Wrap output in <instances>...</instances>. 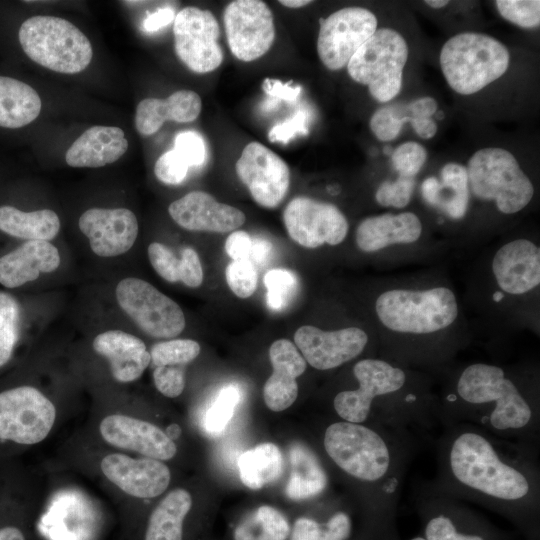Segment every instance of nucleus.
<instances>
[{"instance_id": "f257e3e1", "label": "nucleus", "mask_w": 540, "mask_h": 540, "mask_svg": "<svg viewBox=\"0 0 540 540\" xmlns=\"http://www.w3.org/2000/svg\"><path fill=\"white\" fill-rule=\"evenodd\" d=\"M439 62L450 88L458 94L471 95L507 71L510 53L503 43L490 35L465 32L445 42Z\"/></svg>"}, {"instance_id": "f03ea898", "label": "nucleus", "mask_w": 540, "mask_h": 540, "mask_svg": "<svg viewBox=\"0 0 540 540\" xmlns=\"http://www.w3.org/2000/svg\"><path fill=\"white\" fill-rule=\"evenodd\" d=\"M450 467L462 484L500 500H520L530 489L527 478L502 462L489 441L477 433L465 432L454 440Z\"/></svg>"}, {"instance_id": "7ed1b4c3", "label": "nucleus", "mask_w": 540, "mask_h": 540, "mask_svg": "<svg viewBox=\"0 0 540 540\" xmlns=\"http://www.w3.org/2000/svg\"><path fill=\"white\" fill-rule=\"evenodd\" d=\"M18 38L32 61L58 73H79L93 57L89 39L64 18L44 15L28 18L21 24Z\"/></svg>"}, {"instance_id": "20e7f679", "label": "nucleus", "mask_w": 540, "mask_h": 540, "mask_svg": "<svg viewBox=\"0 0 540 540\" xmlns=\"http://www.w3.org/2000/svg\"><path fill=\"white\" fill-rule=\"evenodd\" d=\"M379 320L388 329L411 334H428L449 327L457 318L458 305L447 287L427 290L392 289L376 300Z\"/></svg>"}, {"instance_id": "39448f33", "label": "nucleus", "mask_w": 540, "mask_h": 540, "mask_svg": "<svg viewBox=\"0 0 540 540\" xmlns=\"http://www.w3.org/2000/svg\"><path fill=\"white\" fill-rule=\"evenodd\" d=\"M469 189L478 199L494 201L504 214L521 211L531 201L534 187L513 154L499 147L476 151L467 163Z\"/></svg>"}, {"instance_id": "423d86ee", "label": "nucleus", "mask_w": 540, "mask_h": 540, "mask_svg": "<svg viewBox=\"0 0 540 540\" xmlns=\"http://www.w3.org/2000/svg\"><path fill=\"white\" fill-rule=\"evenodd\" d=\"M408 46L401 34L391 28L377 29L355 52L347 64L351 79L368 87L378 102L394 99L402 87Z\"/></svg>"}, {"instance_id": "0eeeda50", "label": "nucleus", "mask_w": 540, "mask_h": 540, "mask_svg": "<svg viewBox=\"0 0 540 540\" xmlns=\"http://www.w3.org/2000/svg\"><path fill=\"white\" fill-rule=\"evenodd\" d=\"M457 391L471 404L495 402L489 419L497 430L520 429L530 422L529 404L498 366L483 363L468 366L458 380Z\"/></svg>"}, {"instance_id": "6e6552de", "label": "nucleus", "mask_w": 540, "mask_h": 540, "mask_svg": "<svg viewBox=\"0 0 540 540\" xmlns=\"http://www.w3.org/2000/svg\"><path fill=\"white\" fill-rule=\"evenodd\" d=\"M324 447L338 467L363 481L380 479L390 466V452L383 438L358 423L331 424L325 431Z\"/></svg>"}, {"instance_id": "1a4fd4ad", "label": "nucleus", "mask_w": 540, "mask_h": 540, "mask_svg": "<svg viewBox=\"0 0 540 540\" xmlns=\"http://www.w3.org/2000/svg\"><path fill=\"white\" fill-rule=\"evenodd\" d=\"M115 295L121 309L151 337L173 338L185 328L181 307L145 280L124 278L117 284Z\"/></svg>"}, {"instance_id": "9d476101", "label": "nucleus", "mask_w": 540, "mask_h": 540, "mask_svg": "<svg viewBox=\"0 0 540 540\" xmlns=\"http://www.w3.org/2000/svg\"><path fill=\"white\" fill-rule=\"evenodd\" d=\"M56 419L54 404L39 389L24 385L0 392V440L37 444Z\"/></svg>"}, {"instance_id": "9b49d317", "label": "nucleus", "mask_w": 540, "mask_h": 540, "mask_svg": "<svg viewBox=\"0 0 540 540\" xmlns=\"http://www.w3.org/2000/svg\"><path fill=\"white\" fill-rule=\"evenodd\" d=\"M377 18L363 7H346L321 19L317 53L323 65L331 70L347 66L355 52L377 30Z\"/></svg>"}, {"instance_id": "f8f14e48", "label": "nucleus", "mask_w": 540, "mask_h": 540, "mask_svg": "<svg viewBox=\"0 0 540 540\" xmlns=\"http://www.w3.org/2000/svg\"><path fill=\"white\" fill-rule=\"evenodd\" d=\"M173 34L175 52L191 71L203 74L221 65L220 27L211 11L194 6L183 8L175 15Z\"/></svg>"}, {"instance_id": "ddd939ff", "label": "nucleus", "mask_w": 540, "mask_h": 540, "mask_svg": "<svg viewBox=\"0 0 540 540\" xmlns=\"http://www.w3.org/2000/svg\"><path fill=\"white\" fill-rule=\"evenodd\" d=\"M227 43L232 54L251 62L266 54L275 39L273 14L260 0L230 2L223 15Z\"/></svg>"}, {"instance_id": "4468645a", "label": "nucleus", "mask_w": 540, "mask_h": 540, "mask_svg": "<svg viewBox=\"0 0 540 540\" xmlns=\"http://www.w3.org/2000/svg\"><path fill=\"white\" fill-rule=\"evenodd\" d=\"M283 221L290 238L305 248L338 245L349 229L346 217L335 205L305 196L287 204Z\"/></svg>"}, {"instance_id": "2eb2a0df", "label": "nucleus", "mask_w": 540, "mask_h": 540, "mask_svg": "<svg viewBox=\"0 0 540 540\" xmlns=\"http://www.w3.org/2000/svg\"><path fill=\"white\" fill-rule=\"evenodd\" d=\"M235 168L258 205L275 208L285 198L290 184L289 167L265 145L256 141L248 143Z\"/></svg>"}, {"instance_id": "dca6fc26", "label": "nucleus", "mask_w": 540, "mask_h": 540, "mask_svg": "<svg viewBox=\"0 0 540 540\" xmlns=\"http://www.w3.org/2000/svg\"><path fill=\"white\" fill-rule=\"evenodd\" d=\"M353 373L359 388L338 393L333 402L337 414L351 423L364 422L375 397L401 389L406 381L403 370L378 359L360 360Z\"/></svg>"}, {"instance_id": "f3484780", "label": "nucleus", "mask_w": 540, "mask_h": 540, "mask_svg": "<svg viewBox=\"0 0 540 540\" xmlns=\"http://www.w3.org/2000/svg\"><path fill=\"white\" fill-rule=\"evenodd\" d=\"M294 342L306 363L318 370H329L357 357L365 348L368 336L357 327L324 331L304 325L296 330Z\"/></svg>"}, {"instance_id": "a211bd4d", "label": "nucleus", "mask_w": 540, "mask_h": 540, "mask_svg": "<svg viewBox=\"0 0 540 540\" xmlns=\"http://www.w3.org/2000/svg\"><path fill=\"white\" fill-rule=\"evenodd\" d=\"M91 250L100 257H115L134 245L139 226L135 214L127 208H90L78 221Z\"/></svg>"}, {"instance_id": "6ab92c4d", "label": "nucleus", "mask_w": 540, "mask_h": 540, "mask_svg": "<svg viewBox=\"0 0 540 540\" xmlns=\"http://www.w3.org/2000/svg\"><path fill=\"white\" fill-rule=\"evenodd\" d=\"M104 476L120 490L136 498H154L162 494L171 479L169 468L153 458H133L113 453L100 462Z\"/></svg>"}, {"instance_id": "aec40b11", "label": "nucleus", "mask_w": 540, "mask_h": 540, "mask_svg": "<svg viewBox=\"0 0 540 540\" xmlns=\"http://www.w3.org/2000/svg\"><path fill=\"white\" fill-rule=\"evenodd\" d=\"M99 431L105 442L157 460H169L177 452V446L156 425L123 414L103 418Z\"/></svg>"}, {"instance_id": "412c9836", "label": "nucleus", "mask_w": 540, "mask_h": 540, "mask_svg": "<svg viewBox=\"0 0 540 540\" xmlns=\"http://www.w3.org/2000/svg\"><path fill=\"white\" fill-rule=\"evenodd\" d=\"M168 213L188 231L225 233L241 227L246 220L241 210L218 202L204 191H191L173 201Z\"/></svg>"}, {"instance_id": "4be33fe9", "label": "nucleus", "mask_w": 540, "mask_h": 540, "mask_svg": "<svg viewBox=\"0 0 540 540\" xmlns=\"http://www.w3.org/2000/svg\"><path fill=\"white\" fill-rule=\"evenodd\" d=\"M492 271L506 293H527L540 283V249L527 239L508 242L494 255Z\"/></svg>"}, {"instance_id": "5701e85b", "label": "nucleus", "mask_w": 540, "mask_h": 540, "mask_svg": "<svg viewBox=\"0 0 540 540\" xmlns=\"http://www.w3.org/2000/svg\"><path fill=\"white\" fill-rule=\"evenodd\" d=\"M272 374L263 387L266 406L275 412L290 407L298 396L296 378L304 373L307 363L297 347L288 339L274 341L269 348Z\"/></svg>"}, {"instance_id": "b1692460", "label": "nucleus", "mask_w": 540, "mask_h": 540, "mask_svg": "<svg viewBox=\"0 0 540 540\" xmlns=\"http://www.w3.org/2000/svg\"><path fill=\"white\" fill-rule=\"evenodd\" d=\"M59 250L49 241H26L0 257V284L17 288L34 281L60 265Z\"/></svg>"}, {"instance_id": "393cba45", "label": "nucleus", "mask_w": 540, "mask_h": 540, "mask_svg": "<svg viewBox=\"0 0 540 540\" xmlns=\"http://www.w3.org/2000/svg\"><path fill=\"white\" fill-rule=\"evenodd\" d=\"M92 346L96 353L109 361L113 378L121 383L140 378L151 361L145 343L121 330H108L98 334Z\"/></svg>"}, {"instance_id": "a878e982", "label": "nucleus", "mask_w": 540, "mask_h": 540, "mask_svg": "<svg viewBox=\"0 0 540 540\" xmlns=\"http://www.w3.org/2000/svg\"><path fill=\"white\" fill-rule=\"evenodd\" d=\"M127 149L128 141L121 128L95 125L72 143L65 160L71 167L98 168L116 162Z\"/></svg>"}, {"instance_id": "bb28decb", "label": "nucleus", "mask_w": 540, "mask_h": 540, "mask_svg": "<svg viewBox=\"0 0 540 540\" xmlns=\"http://www.w3.org/2000/svg\"><path fill=\"white\" fill-rule=\"evenodd\" d=\"M202 109L200 96L192 90H179L166 99L145 98L135 113V127L139 134L150 136L166 121L188 123L194 121Z\"/></svg>"}, {"instance_id": "cd10ccee", "label": "nucleus", "mask_w": 540, "mask_h": 540, "mask_svg": "<svg viewBox=\"0 0 540 540\" xmlns=\"http://www.w3.org/2000/svg\"><path fill=\"white\" fill-rule=\"evenodd\" d=\"M421 233V221L414 213H386L361 221L355 239L360 250L375 252L394 244L413 243Z\"/></svg>"}, {"instance_id": "c85d7f7f", "label": "nucleus", "mask_w": 540, "mask_h": 540, "mask_svg": "<svg viewBox=\"0 0 540 540\" xmlns=\"http://www.w3.org/2000/svg\"><path fill=\"white\" fill-rule=\"evenodd\" d=\"M441 180L428 177L421 184L423 199L453 219H461L469 203V182L466 167L459 163L445 164Z\"/></svg>"}, {"instance_id": "c756f323", "label": "nucleus", "mask_w": 540, "mask_h": 540, "mask_svg": "<svg viewBox=\"0 0 540 540\" xmlns=\"http://www.w3.org/2000/svg\"><path fill=\"white\" fill-rule=\"evenodd\" d=\"M41 108V98L34 88L15 78L0 76V127L26 126L39 116Z\"/></svg>"}, {"instance_id": "7c9ffc66", "label": "nucleus", "mask_w": 540, "mask_h": 540, "mask_svg": "<svg viewBox=\"0 0 540 540\" xmlns=\"http://www.w3.org/2000/svg\"><path fill=\"white\" fill-rule=\"evenodd\" d=\"M291 473L285 493L292 500H304L320 494L327 485V476L314 453L302 444L289 449Z\"/></svg>"}, {"instance_id": "2f4dec72", "label": "nucleus", "mask_w": 540, "mask_h": 540, "mask_svg": "<svg viewBox=\"0 0 540 540\" xmlns=\"http://www.w3.org/2000/svg\"><path fill=\"white\" fill-rule=\"evenodd\" d=\"M0 230L27 241H49L58 234L60 219L50 209L24 212L13 206L3 205L0 207Z\"/></svg>"}, {"instance_id": "473e14b6", "label": "nucleus", "mask_w": 540, "mask_h": 540, "mask_svg": "<svg viewBox=\"0 0 540 540\" xmlns=\"http://www.w3.org/2000/svg\"><path fill=\"white\" fill-rule=\"evenodd\" d=\"M191 506L187 490L177 488L169 492L152 511L145 540H182L183 522Z\"/></svg>"}, {"instance_id": "72a5a7b5", "label": "nucleus", "mask_w": 540, "mask_h": 540, "mask_svg": "<svg viewBox=\"0 0 540 540\" xmlns=\"http://www.w3.org/2000/svg\"><path fill=\"white\" fill-rule=\"evenodd\" d=\"M242 483L257 490L276 481L283 472V456L273 443H262L243 452L237 461Z\"/></svg>"}, {"instance_id": "f704fd0d", "label": "nucleus", "mask_w": 540, "mask_h": 540, "mask_svg": "<svg viewBox=\"0 0 540 540\" xmlns=\"http://www.w3.org/2000/svg\"><path fill=\"white\" fill-rule=\"evenodd\" d=\"M290 531L287 518L279 510L263 505L236 526L234 540H286Z\"/></svg>"}, {"instance_id": "c9c22d12", "label": "nucleus", "mask_w": 540, "mask_h": 540, "mask_svg": "<svg viewBox=\"0 0 540 540\" xmlns=\"http://www.w3.org/2000/svg\"><path fill=\"white\" fill-rule=\"evenodd\" d=\"M352 534V521L345 512L333 514L326 522L312 518H298L291 531L290 540H348Z\"/></svg>"}, {"instance_id": "e433bc0d", "label": "nucleus", "mask_w": 540, "mask_h": 540, "mask_svg": "<svg viewBox=\"0 0 540 540\" xmlns=\"http://www.w3.org/2000/svg\"><path fill=\"white\" fill-rule=\"evenodd\" d=\"M474 524L458 522L456 518L439 513L426 521L424 538L426 540H493L490 533Z\"/></svg>"}, {"instance_id": "4c0bfd02", "label": "nucleus", "mask_w": 540, "mask_h": 540, "mask_svg": "<svg viewBox=\"0 0 540 540\" xmlns=\"http://www.w3.org/2000/svg\"><path fill=\"white\" fill-rule=\"evenodd\" d=\"M150 353L153 368L182 365L193 361L200 353V345L192 339H172L156 343Z\"/></svg>"}, {"instance_id": "58836bf2", "label": "nucleus", "mask_w": 540, "mask_h": 540, "mask_svg": "<svg viewBox=\"0 0 540 540\" xmlns=\"http://www.w3.org/2000/svg\"><path fill=\"white\" fill-rule=\"evenodd\" d=\"M19 306L8 293L0 291V367L11 358L18 339Z\"/></svg>"}, {"instance_id": "ea45409f", "label": "nucleus", "mask_w": 540, "mask_h": 540, "mask_svg": "<svg viewBox=\"0 0 540 540\" xmlns=\"http://www.w3.org/2000/svg\"><path fill=\"white\" fill-rule=\"evenodd\" d=\"M240 400V391L234 385L223 387L205 413L204 428L211 435H219L231 420Z\"/></svg>"}, {"instance_id": "a19ab883", "label": "nucleus", "mask_w": 540, "mask_h": 540, "mask_svg": "<svg viewBox=\"0 0 540 540\" xmlns=\"http://www.w3.org/2000/svg\"><path fill=\"white\" fill-rule=\"evenodd\" d=\"M263 282L267 288L268 306L275 311L283 310L288 306L298 286L295 274L281 268L269 270Z\"/></svg>"}, {"instance_id": "79ce46f5", "label": "nucleus", "mask_w": 540, "mask_h": 540, "mask_svg": "<svg viewBox=\"0 0 540 540\" xmlns=\"http://www.w3.org/2000/svg\"><path fill=\"white\" fill-rule=\"evenodd\" d=\"M411 118L407 106L391 105L376 110L369 126L380 141H392L398 137L402 127L410 122Z\"/></svg>"}, {"instance_id": "37998d69", "label": "nucleus", "mask_w": 540, "mask_h": 540, "mask_svg": "<svg viewBox=\"0 0 540 540\" xmlns=\"http://www.w3.org/2000/svg\"><path fill=\"white\" fill-rule=\"evenodd\" d=\"M499 14L507 21L526 29L540 25V1L538 0H497Z\"/></svg>"}, {"instance_id": "c03bdc74", "label": "nucleus", "mask_w": 540, "mask_h": 540, "mask_svg": "<svg viewBox=\"0 0 540 540\" xmlns=\"http://www.w3.org/2000/svg\"><path fill=\"white\" fill-rule=\"evenodd\" d=\"M227 284L240 298L250 297L257 288V271L250 260L232 261L225 270Z\"/></svg>"}, {"instance_id": "a18cd8bd", "label": "nucleus", "mask_w": 540, "mask_h": 540, "mask_svg": "<svg viewBox=\"0 0 540 540\" xmlns=\"http://www.w3.org/2000/svg\"><path fill=\"white\" fill-rule=\"evenodd\" d=\"M427 159L426 149L419 143L408 141L391 154V161L399 176L414 178Z\"/></svg>"}, {"instance_id": "49530a36", "label": "nucleus", "mask_w": 540, "mask_h": 540, "mask_svg": "<svg viewBox=\"0 0 540 540\" xmlns=\"http://www.w3.org/2000/svg\"><path fill=\"white\" fill-rule=\"evenodd\" d=\"M414 187V178L399 176L394 182L381 183L375 199L381 206L403 208L410 202Z\"/></svg>"}, {"instance_id": "de8ad7c7", "label": "nucleus", "mask_w": 540, "mask_h": 540, "mask_svg": "<svg viewBox=\"0 0 540 540\" xmlns=\"http://www.w3.org/2000/svg\"><path fill=\"white\" fill-rule=\"evenodd\" d=\"M189 169L185 159L173 148L163 153L154 166L155 176L168 185H177L184 181Z\"/></svg>"}, {"instance_id": "09e8293b", "label": "nucleus", "mask_w": 540, "mask_h": 540, "mask_svg": "<svg viewBox=\"0 0 540 540\" xmlns=\"http://www.w3.org/2000/svg\"><path fill=\"white\" fill-rule=\"evenodd\" d=\"M147 251L149 261L160 277L171 283L180 281V259L168 247L152 242Z\"/></svg>"}, {"instance_id": "8fccbe9b", "label": "nucleus", "mask_w": 540, "mask_h": 540, "mask_svg": "<svg viewBox=\"0 0 540 540\" xmlns=\"http://www.w3.org/2000/svg\"><path fill=\"white\" fill-rule=\"evenodd\" d=\"M174 149L185 159L189 167L204 164L207 149L203 137L195 131H183L174 139Z\"/></svg>"}, {"instance_id": "3c124183", "label": "nucleus", "mask_w": 540, "mask_h": 540, "mask_svg": "<svg viewBox=\"0 0 540 540\" xmlns=\"http://www.w3.org/2000/svg\"><path fill=\"white\" fill-rule=\"evenodd\" d=\"M153 381L157 390L166 397H178L185 387L184 366H160L153 371Z\"/></svg>"}, {"instance_id": "603ef678", "label": "nucleus", "mask_w": 540, "mask_h": 540, "mask_svg": "<svg viewBox=\"0 0 540 540\" xmlns=\"http://www.w3.org/2000/svg\"><path fill=\"white\" fill-rule=\"evenodd\" d=\"M307 134V114L299 110L290 118L273 126L268 133V138L271 142L287 144L296 136Z\"/></svg>"}, {"instance_id": "864d4df0", "label": "nucleus", "mask_w": 540, "mask_h": 540, "mask_svg": "<svg viewBox=\"0 0 540 540\" xmlns=\"http://www.w3.org/2000/svg\"><path fill=\"white\" fill-rule=\"evenodd\" d=\"M180 281L190 288L199 287L203 282V269L197 252L186 247L180 257Z\"/></svg>"}, {"instance_id": "5fc2aeb1", "label": "nucleus", "mask_w": 540, "mask_h": 540, "mask_svg": "<svg viewBox=\"0 0 540 540\" xmlns=\"http://www.w3.org/2000/svg\"><path fill=\"white\" fill-rule=\"evenodd\" d=\"M253 239L242 230L232 232L225 241V251L233 261L249 260Z\"/></svg>"}, {"instance_id": "6e6d98bb", "label": "nucleus", "mask_w": 540, "mask_h": 540, "mask_svg": "<svg viewBox=\"0 0 540 540\" xmlns=\"http://www.w3.org/2000/svg\"><path fill=\"white\" fill-rule=\"evenodd\" d=\"M262 89L269 96L290 103L295 102L301 93L300 86H292L290 83H283L273 78H265L262 82Z\"/></svg>"}, {"instance_id": "4d7b16f0", "label": "nucleus", "mask_w": 540, "mask_h": 540, "mask_svg": "<svg viewBox=\"0 0 540 540\" xmlns=\"http://www.w3.org/2000/svg\"><path fill=\"white\" fill-rule=\"evenodd\" d=\"M174 10L164 7L149 14L142 23V29L146 32H155L174 21Z\"/></svg>"}, {"instance_id": "13d9d810", "label": "nucleus", "mask_w": 540, "mask_h": 540, "mask_svg": "<svg viewBox=\"0 0 540 540\" xmlns=\"http://www.w3.org/2000/svg\"><path fill=\"white\" fill-rule=\"evenodd\" d=\"M406 106L412 118H431L438 109L437 101L432 97L415 99Z\"/></svg>"}, {"instance_id": "bf43d9fd", "label": "nucleus", "mask_w": 540, "mask_h": 540, "mask_svg": "<svg viewBox=\"0 0 540 540\" xmlns=\"http://www.w3.org/2000/svg\"><path fill=\"white\" fill-rule=\"evenodd\" d=\"M272 252V244L261 238L253 239L250 261L257 265H263L268 262Z\"/></svg>"}, {"instance_id": "052dcab7", "label": "nucleus", "mask_w": 540, "mask_h": 540, "mask_svg": "<svg viewBox=\"0 0 540 540\" xmlns=\"http://www.w3.org/2000/svg\"><path fill=\"white\" fill-rule=\"evenodd\" d=\"M410 124L415 133L422 139H431L438 130L436 122L431 118H411Z\"/></svg>"}, {"instance_id": "680f3d73", "label": "nucleus", "mask_w": 540, "mask_h": 540, "mask_svg": "<svg viewBox=\"0 0 540 540\" xmlns=\"http://www.w3.org/2000/svg\"><path fill=\"white\" fill-rule=\"evenodd\" d=\"M0 540H26L20 528L14 525L0 527Z\"/></svg>"}, {"instance_id": "e2e57ef3", "label": "nucleus", "mask_w": 540, "mask_h": 540, "mask_svg": "<svg viewBox=\"0 0 540 540\" xmlns=\"http://www.w3.org/2000/svg\"><path fill=\"white\" fill-rule=\"evenodd\" d=\"M280 4H282L283 6H286L288 8H300V7H303V6H306L310 3H312V1H309V0H280L279 1Z\"/></svg>"}, {"instance_id": "0e129e2a", "label": "nucleus", "mask_w": 540, "mask_h": 540, "mask_svg": "<svg viewBox=\"0 0 540 540\" xmlns=\"http://www.w3.org/2000/svg\"><path fill=\"white\" fill-rule=\"evenodd\" d=\"M425 4L428 6L434 8V9H440L449 4V1L447 0H426Z\"/></svg>"}, {"instance_id": "69168bd1", "label": "nucleus", "mask_w": 540, "mask_h": 540, "mask_svg": "<svg viewBox=\"0 0 540 540\" xmlns=\"http://www.w3.org/2000/svg\"><path fill=\"white\" fill-rule=\"evenodd\" d=\"M180 433V429L177 425H172L168 428L166 434L168 435V437L170 439H174L175 437H177Z\"/></svg>"}, {"instance_id": "338daca9", "label": "nucleus", "mask_w": 540, "mask_h": 540, "mask_svg": "<svg viewBox=\"0 0 540 540\" xmlns=\"http://www.w3.org/2000/svg\"><path fill=\"white\" fill-rule=\"evenodd\" d=\"M409 540H426L423 536H416V537H413Z\"/></svg>"}]
</instances>
